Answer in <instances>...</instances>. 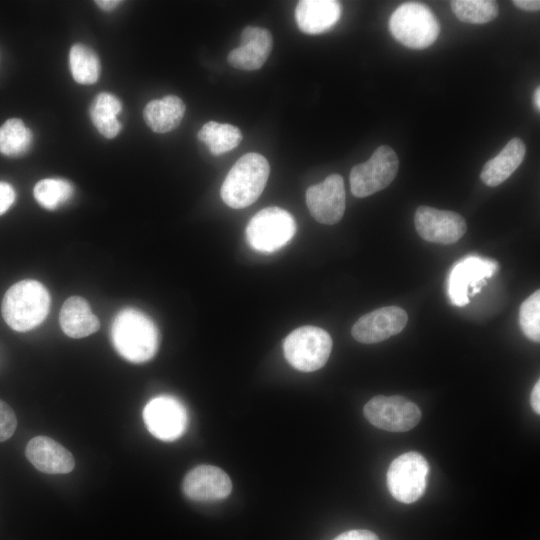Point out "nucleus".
I'll use <instances>...</instances> for the list:
<instances>
[{"mask_svg":"<svg viewBox=\"0 0 540 540\" xmlns=\"http://www.w3.org/2000/svg\"><path fill=\"white\" fill-rule=\"evenodd\" d=\"M111 337L116 351L133 363L149 361L159 346L156 325L149 316L134 308L123 309L115 316Z\"/></svg>","mask_w":540,"mask_h":540,"instance_id":"f257e3e1","label":"nucleus"},{"mask_svg":"<svg viewBox=\"0 0 540 540\" xmlns=\"http://www.w3.org/2000/svg\"><path fill=\"white\" fill-rule=\"evenodd\" d=\"M50 295L45 286L33 279L13 284L5 293L1 312L15 331L25 332L39 326L47 317Z\"/></svg>","mask_w":540,"mask_h":540,"instance_id":"f03ea898","label":"nucleus"},{"mask_svg":"<svg viewBox=\"0 0 540 540\" xmlns=\"http://www.w3.org/2000/svg\"><path fill=\"white\" fill-rule=\"evenodd\" d=\"M270 173L267 159L258 153L240 157L228 172L221 186V198L234 209L254 203L263 192Z\"/></svg>","mask_w":540,"mask_h":540,"instance_id":"7ed1b4c3","label":"nucleus"},{"mask_svg":"<svg viewBox=\"0 0 540 540\" xmlns=\"http://www.w3.org/2000/svg\"><path fill=\"white\" fill-rule=\"evenodd\" d=\"M389 30L401 44L412 49H424L437 39L440 26L432 11L421 3L400 5L391 15Z\"/></svg>","mask_w":540,"mask_h":540,"instance_id":"20e7f679","label":"nucleus"},{"mask_svg":"<svg viewBox=\"0 0 540 540\" xmlns=\"http://www.w3.org/2000/svg\"><path fill=\"white\" fill-rule=\"evenodd\" d=\"M288 363L302 372L322 368L330 356L332 339L328 332L316 326H302L292 331L283 342Z\"/></svg>","mask_w":540,"mask_h":540,"instance_id":"39448f33","label":"nucleus"},{"mask_svg":"<svg viewBox=\"0 0 540 540\" xmlns=\"http://www.w3.org/2000/svg\"><path fill=\"white\" fill-rule=\"evenodd\" d=\"M295 232V219L280 207L260 210L251 218L245 230L249 245L254 250L267 254L284 247Z\"/></svg>","mask_w":540,"mask_h":540,"instance_id":"423d86ee","label":"nucleus"},{"mask_svg":"<svg viewBox=\"0 0 540 540\" xmlns=\"http://www.w3.org/2000/svg\"><path fill=\"white\" fill-rule=\"evenodd\" d=\"M429 470L427 460L420 453L412 451L396 457L386 475L389 492L405 504L417 501L425 492Z\"/></svg>","mask_w":540,"mask_h":540,"instance_id":"0eeeda50","label":"nucleus"},{"mask_svg":"<svg viewBox=\"0 0 540 540\" xmlns=\"http://www.w3.org/2000/svg\"><path fill=\"white\" fill-rule=\"evenodd\" d=\"M399 160L387 145L379 146L368 161L355 165L350 172L351 192L355 197L370 196L386 188L396 177Z\"/></svg>","mask_w":540,"mask_h":540,"instance_id":"6e6552de","label":"nucleus"},{"mask_svg":"<svg viewBox=\"0 0 540 540\" xmlns=\"http://www.w3.org/2000/svg\"><path fill=\"white\" fill-rule=\"evenodd\" d=\"M363 412L372 425L392 432L408 431L421 419L419 407L402 396H375L365 404Z\"/></svg>","mask_w":540,"mask_h":540,"instance_id":"1a4fd4ad","label":"nucleus"},{"mask_svg":"<svg viewBox=\"0 0 540 540\" xmlns=\"http://www.w3.org/2000/svg\"><path fill=\"white\" fill-rule=\"evenodd\" d=\"M497 263L479 256H467L452 268L448 277V295L452 304L464 306L469 296H474L486 280L497 271Z\"/></svg>","mask_w":540,"mask_h":540,"instance_id":"9d476101","label":"nucleus"},{"mask_svg":"<svg viewBox=\"0 0 540 540\" xmlns=\"http://www.w3.org/2000/svg\"><path fill=\"white\" fill-rule=\"evenodd\" d=\"M143 420L148 431L163 441H174L186 431L187 411L183 404L172 396L151 399L143 410Z\"/></svg>","mask_w":540,"mask_h":540,"instance_id":"9b49d317","label":"nucleus"},{"mask_svg":"<svg viewBox=\"0 0 540 540\" xmlns=\"http://www.w3.org/2000/svg\"><path fill=\"white\" fill-rule=\"evenodd\" d=\"M414 223L421 238L443 245L457 242L467 229L466 222L460 214L429 206L417 208Z\"/></svg>","mask_w":540,"mask_h":540,"instance_id":"f8f14e48","label":"nucleus"},{"mask_svg":"<svg viewBox=\"0 0 540 540\" xmlns=\"http://www.w3.org/2000/svg\"><path fill=\"white\" fill-rule=\"evenodd\" d=\"M306 204L312 217L327 225L338 223L345 211V189L339 174L329 175L306 191Z\"/></svg>","mask_w":540,"mask_h":540,"instance_id":"ddd939ff","label":"nucleus"},{"mask_svg":"<svg viewBox=\"0 0 540 540\" xmlns=\"http://www.w3.org/2000/svg\"><path fill=\"white\" fill-rule=\"evenodd\" d=\"M407 321V313L402 308L383 307L360 317L353 325L351 333L360 343H378L400 333Z\"/></svg>","mask_w":540,"mask_h":540,"instance_id":"4468645a","label":"nucleus"},{"mask_svg":"<svg viewBox=\"0 0 540 540\" xmlns=\"http://www.w3.org/2000/svg\"><path fill=\"white\" fill-rule=\"evenodd\" d=\"M182 489L187 498L193 501L220 500L232 490L229 476L212 465H199L184 477Z\"/></svg>","mask_w":540,"mask_h":540,"instance_id":"2eb2a0df","label":"nucleus"},{"mask_svg":"<svg viewBox=\"0 0 540 540\" xmlns=\"http://www.w3.org/2000/svg\"><path fill=\"white\" fill-rule=\"evenodd\" d=\"M272 46L270 31L261 27L247 26L241 32L240 46L229 52L227 61L232 67L240 70H258L269 57Z\"/></svg>","mask_w":540,"mask_h":540,"instance_id":"dca6fc26","label":"nucleus"},{"mask_svg":"<svg viewBox=\"0 0 540 540\" xmlns=\"http://www.w3.org/2000/svg\"><path fill=\"white\" fill-rule=\"evenodd\" d=\"M25 455L36 469L46 474H66L75 466L71 452L47 436L32 438L26 446Z\"/></svg>","mask_w":540,"mask_h":540,"instance_id":"f3484780","label":"nucleus"},{"mask_svg":"<svg viewBox=\"0 0 540 540\" xmlns=\"http://www.w3.org/2000/svg\"><path fill=\"white\" fill-rule=\"evenodd\" d=\"M341 12L340 2L335 0H301L295 8V20L300 31L315 35L331 29Z\"/></svg>","mask_w":540,"mask_h":540,"instance_id":"a211bd4d","label":"nucleus"},{"mask_svg":"<svg viewBox=\"0 0 540 540\" xmlns=\"http://www.w3.org/2000/svg\"><path fill=\"white\" fill-rule=\"evenodd\" d=\"M526 146L520 138L511 139L498 155L485 163L480 173L484 184L495 187L507 180L520 166Z\"/></svg>","mask_w":540,"mask_h":540,"instance_id":"6ab92c4d","label":"nucleus"},{"mask_svg":"<svg viewBox=\"0 0 540 540\" xmlns=\"http://www.w3.org/2000/svg\"><path fill=\"white\" fill-rule=\"evenodd\" d=\"M60 325L71 338H83L95 333L100 322L91 311L88 302L80 296L68 298L60 311Z\"/></svg>","mask_w":540,"mask_h":540,"instance_id":"aec40b11","label":"nucleus"},{"mask_svg":"<svg viewBox=\"0 0 540 540\" xmlns=\"http://www.w3.org/2000/svg\"><path fill=\"white\" fill-rule=\"evenodd\" d=\"M184 113V102L178 96L167 95L148 102L143 117L152 131L166 133L179 126Z\"/></svg>","mask_w":540,"mask_h":540,"instance_id":"412c9836","label":"nucleus"},{"mask_svg":"<svg viewBox=\"0 0 540 540\" xmlns=\"http://www.w3.org/2000/svg\"><path fill=\"white\" fill-rule=\"evenodd\" d=\"M122 109L121 102L110 93H100L90 108V117L97 130L106 138L116 137L122 125L117 119Z\"/></svg>","mask_w":540,"mask_h":540,"instance_id":"4be33fe9","label":"nucleus"},{"mask_svg":"<svg viewBox=\"0 0 540 540\" xmlns=\"http://www.w3.org/2000/svg\"><path fill=\"white\" fill-rule=\"evenodd\" d=\"M197 136L216 156L233 150L242 140V133L238 127L215 121L205 123L198 131Z\"/></svg>","mask_w":540,"mask_h":540,"instance_id":"5701e85b","label":"nucleus"},{"mask_svg":"<svg viewBox=\"0 0 540 540\" xmlns=\"http://www.w3.org/2000/svg\"><path fill=\"white\" fill-rule=\"evenodd\" d=\"M69 65L74 80L79 84H93L99 79V58L86 45L77 43L71 47Z\"/></svg>","mask_w":540,"mask_h":540,"instance_id":"b1692460","label":"nucleus"},{"mask_svg":"<svg viewBox=\"0 0 540 540\" xmlns=\"http://www.w3.org/2000/svg\"><path fill=\"white\" fill-rule=\"evenodd\" d=\"M32 133L19 118H10L0 127V152L9 157L23 155L32 143Z\"/></svg>","mask_w":540,"mask_h":540,"instance_id":"393cba45","label":"nucleus"},{"mask_svg":"<svg viewBox=\"0 0 540 540\" xmlns=\"http://www.w3.org/2000/svg\"><path fill=\"white\" fill-rule=\"evenodd\" d=\"M35 200L45 209L55 210L73 196L70 182L64 179H42L34 187Z\"/></svg>","mask_w":540,"mask_h":540,"instance_id":"a878e982","label":"nucleus"},{"mask_svg":"<svg viewBox=\"0 0 540 540\" xmlns=\"http://www.w3.org/2000/svg\"><path fill=\"white\" fill-rule=\"evenodd\" d=\"M450 4L456 17L466 23H487L499 12L497 2L490 0H453Z\"/></svg>","mask_w":540,"mask_h":540,"instance_id":"bb28decb","label":"nucleus"},{"mask_svg":"<svg viewBox=\"0 0 540 540\" xmlns=\"http://www.w3.org/2000/svg\"><path fill=\"white\" fill-rule=\"evenodd\" d=\"M519 324L523 333L534 342L540 340V291H535L520 306Z\"/></svg>","mask_w":540,"mask_h":540,"instance_id":"cd10ccee","label":"nucleus"},{"mask_svg":"<svg viewBox=\"0 0 540 540\" xmlns=\"http://www.w3.org/2000/svg\"><path fill=\"white\" fill-rule=\"evenodd\" d=\"M17 419L14 411L0 399V442L9 439L15 432Z\"/></svg>","mask_w":540,"mask_h":540,"instance_id":"c85d7f7f","label":"nucleus"},{"mask_svg":"<svg viewBox=\"0 0 540 540\" xmlns=\"http://www.w3.org/2000/svg\"><path fill=\"white\" fill-rule=\"evenodd\" d=\"M16 198V193L12 185L0 181V216L12 206Z\"/></svg>","mask_w":540,"mask_h":540,"instance_id":"c756f323","label":"nucleus"},{"mask_svg":"<svg viewBox=\"0 0 540 540\" xmlns=\"http://www.w3.org/2000/svg\"><path fill=\"white\" fill-rule=\"evenodd\" d=\"M333 540H379V538L370 530L353 529L341 533Z\"/></svg>","mask_w":540,"mask_h":540,"instance_id":"7c9ffc66","label":"nucleus"},{"mask_svg":"<svg viewBox=\"0 0 540 540\" xmlns=\"http://www.w3.org/2000/svg\"><path fill=\"white\" fill-rule=\"evenodd\" d=\"M513 4L525 11H538L540 9V1L538 0H514Z\"/></svg>","mask_w":540,"mask_h":540,"instance_id":"2f4dec72","label":"nucleus"},{"mask_svg":"<svg viewBox=\"0 0 540 540\" xmlns=\"http://www.w3.org/2000/svg\"><path fill=\"white\" fill-rule=\"evenodd\" d=\"M530 402L535 413H540V382L539 380L535 383L531 396Z\"/></svg>","mask_w":540,"mask_h":540,"instance_id":"473e14b6","label":"nucleus"},{"mask_svg":"<svg viewBox=\"0 0 540 540\" xmlns=\"http://www.w3.org/2000/svg\"><path fill=\"white\" fill-rule=\"evenodd\" d=\"M95 3L104 11H112L115 9L121 1L118 0H100L95 1Z\"/></svg>","mask_w":540,"mask_h":540,"instance_id":"72a5a7b5","label":"nucleus"},{"mask_svg":"<svg viewBox=\"0 0 540 540\" xmlns=\"http://www.w3.org/2000/svg\"><path fill=\"white\" fill-rule=\"evenodd\" d=\"M533 103L535 110L540 111V87L538 86L533 95Z\"/></svg>","mask_w":540,"mask_h":540,"instance_id":"f704fd0d","label":"nucleus"}]
</instances>
